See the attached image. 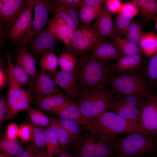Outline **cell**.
<instances>
[{"instance_id":"obj_1","label":"cell","mask_w":157,"mask_h":157,"mask_svg":"<svg viewBox=\"0 0 157 157\" xmlns=\"http://www.w3.org/2000/svg\"><path fill=\"white\" fill-rule=\"evenodd\" d=\"M84 128L88 131L110 140L120 134L142 132L139 124L108 109L86 121Z\"/></svg>"},{"instance_id":"obj_2","label":"cell","mask_w":157,"mask_h":157,"mask_svg":"<svg viewBox=\"0 0 157 157\" xmlns=\"http://www.w3.org/2000/svg\"><path fill=\"white\" fill-rule=\"evenodd\" d=\"M118 157H144L157 148L156 136L135 132L123 137L117 136L110 140Z\"/></svg>"},{"instance_id":"obj_3","label":"cell","mask_w":157,"mask_h":157,"mask_svg":"<svg viewBox=\"0 0 157 157\" xmlns=\"http://www.w3.org/2000/svg\"><path fill=\"white\" fill-rule=\"evenodd\" d=\"M81 57L77 70L79 94L88 89L104 85L110 76V70L107 62L91 58L87 54Z\"/></svg>"},{"instance_id":"obj_4","label":"cell","mask_w":157,"mask_h":157,"mask_svg":"<svg viewBox=\"0 0 157 157\" xmlns=\"http://www.w3.org/2000/svg\"><path fill=\"white\" fill-rule=\"evenodd\" d=\"M113 93V90L106 88L104 85L79 93L76 102L84 120L91 119L107 109Z\"/></svg>"},{"instance_id":"obj_5","label":"cell","mask_w":157,"mask_h":157,"mask_svg":"<svg viewBox=\"0 0 157 157\" xmlns=\"http://www.w3.org/2000/svg\"><path fill=\"white\" fill-rule=\"evenodd\" d=\"M71 151L76 157L118 156L110 140L87 131L82 133L79 140L72 145Z\"/></svg>"},{"instance_id":"obj_6","label":"cell","mask_w":157,"mask_h":157,"mask_svg":"<svg viewBox=\"0 0 157 157\" xmlns=\"http://www.w3.org/2000/svg\"><path fill=\"white\" fill-rule=\"evenodd\" d=\"M106 83L114 91L124 96L136 94L147 99L146 83L144 78L135 73H129L115 76H110Z\"/></svg>"},{"instance_id":"obj_7","label":"cell","mask_w":157,"mask_h":157,"mask_svg":"<svg viewBox=\"0 0 157 157\" xmlns=\"http://www.w3.org/2000/svg\"><path fill=\"white\" fill-rule=\"evenodd\" d=\"M36 0H0L3 6L0 9V45L9 35L15 22L27 7ZM4 45V44H3Z\"/></svg>"},{"instance_id":"obj_8","label":"cell","mask_w":157,"mask_h":157,"mask_svg":"<svg viewBox=\"0 0 157 157\" xmlns=\"http://www.w3.org/2000/svg\"><path fill=\"white\" fill-rule=\"evenodd\" d=\"M104 39L90 25H81L74 33L69 47L65 51L77 56H81L91 51Z\"/></svg>"},{"instance_id":"obj_9","label":"cell","mask_w":157,"mask_h":157,"mask_svg":"<svg viewBox=\"0 0 157 157\" xmlns=\"http://www.w3.org/2000/svg\"><path fill=\"white\" fill-rule=\"evenodd\" d=\"M52 2L50 0H37L34 6V15L31 28L16 44V55L33 37L46 27L49 15L52 12Z\"/></svg>"},{"instance_id":"obj_10","label":"cell","mask_w":157,"mask_h":157,"mask_svg":"<svg viewBox=\"0 0 157 157\" xmlns=\"http://www.w3.org/2000/svg\"><path fill=\"white\" fill-rule=\"evenodd\" d=\"M58 39L46 26L33 37L26 44L25 48L35 59L39 60L46 53L53 51Z\"/></svg>"},{"instance_id":"obj_11","label":"cell","mask_w":157,"mask_h":157,"mask_svg":"<svg viewBox=\"0 0 157 157\" xmlns=\"http://www.w3.org/2000/svg\"><path fill=\"white\" fill-rule=\"evenodd\" d=\"M31 91L22 87L10 88L7 100L12 118L20 112L26 110L32 102Z\"/></svg>"},{"instance_id":"obj_12","label":"cell","mask_w":157,"mask_h":157,"mask_svg":"<svg viewBox=\"0 0 157 157\" xmlns=\"http://www.w3.org/2000/svg\"><path fill=\"white\" fill-rule=\"evenodd\" d=\"M142 133L157 136V97H148L139 118Z\"/></svg>"},{"instance_id":"obj_13","label":"cell","mask_w":157,"mask_h":157,"mask_svg":"<svg viewBox=\"0 0 157 157\" xmlns=\"http://www.w3.org/2000/svg\"><path fill=\"white\" fill-rule=\"evenodd\" d=\"M34 94L36 101L41 98L60 91L53 78L49 73L41 71L35 79L31 80L28 85Z\"/></svg>"},{"instance_id":"obj_14","label":"cell","mask_w":157,"mask_h":157,"mask_svg":"<svg viewBox=\"0 0 157 157\" xmlns=\"http://www.w3.org/2000/svg\"><path fill=\"white\" fill-rule=\"evenodd\" d=\"M37 0L27 7L15 22L10 31V44L16 43L30 30L32 24V11Z\"/></svg>"},{"instance_id":"obj_15","label":"cell","mask_w":157,"mask_h":157,"mask_svg":"<svg viewBox=\"0 0 157 157\" xmlns=\"http://www.w3.org/2000/svg\"><path fill=\"white\" fill-rule=\"evenodd\" d=\"M87 55L91 58L106 62L118 60L122 56L114 39L104 40Z\"/></svg>"},{"instance_id":"obj_16","label":"cell","mask_w":157,"mask_h":157,"mask_svg":"<svg viewBox=\"0 0 157 157\" xmlns=\"http://www.w3.org/2000/svg\"><path fill=\"white\" fill-rule=\"evenodd\" d=\"M51 33L65 45V50L69 47L76 29L68 26L58 15L53 13V16L49 18L47 23Z\"/></svg>"},{"instance_id":"obj_17","label":"cell","mask_w":157,"mask_h":157,"mask_svg":"<svg viewBox=\"0 0 157 157\" xmlns=\"http://www.w3.org/2000/svg\"><path fill=\"white\" fill-rule=\"evenodd\" d=\"M91 26L102 38L114 39L117 36L112 14L104 6L100 14Z\"/></svg>"},{"instance_id":"obj_18","label":"cell","mask_w":157,"mask_h":157,"mask_svg":"<svg viewBox=\"0 0 157 157\" xmlns=\"http://www.w3.org/2000/svg\"><path fill=\"white\" fill-rule=\"evenodd\" d=\"M72 101L65 93L60 91L44 96L36 101L41 110L57 114Z\"/></svg>"},{"instance_id":"obj_19","label":"cell","mask_w":157,"mask_h":157,"mask_svg":"<svg viewBox=\"0 0 157 157\" xmlns=\"http://www.w3.org/2000/svg\"><path fill=\"white\" fill-rule=\"evenodd\" d=\"M6 57L10 88L28 85L31 81L28 75L20 67L12 63L8 52Z\"/></svg>"},{"instance_id":"obj_20","label":"cell","mask_w":157,"mask_h":157,"mask_svg":"<svg viewBox=\"0 0 157 157\" xmlns=\"http://www.w3.org/2000/svg\"><path fill=\"white\" fill-rule=\"evenodd\" d=\"M35 59L24 47L20 50L16 55V64L27 73L31 81L35 79L39 74L36 68Z\"/></svg>"},{"instance_id":"obj_21","label":"cell","mask_w":157,"mask_h":157,"mask_svg":"<svg viewBox=\"0 0 157 157\" xmlns=\"http://www.w3.org/2000/svg\"><path fill=\"white\" fill-rule=\"evenodd\" d=\"M143 107H133L120 103L118 101H110L107 109L127 119L138 123Z\"/></svg>"},{"instance_id":"obj_22","label":"cell","mask_w":157,"mask_h":157,"mask_svg":"<svg viewBox=\"0 0 157 157\" xmlns=\"http://www.w3.org/2000/svg\"><path fill=\"white\" fill-rule=\"evenodd\" d=\"M131 2L137 7L138 14L144 22H151L157 17V0H133Z\"/></svg>"},{"instance_id":"obj_23","label":"cell","mask_w":157,"mask_h":157,"mask_svg":"<svg viewBox=\"0 0 157 157\" xmlns=\"http://www.w3.org/2000/svg\"><path fill=\"white\" fill-rule=\"evenodd\" d=\"M49 117L50 123L47 127L50 128L55 133L61 149L70 153L72 145L75 143L74 139L67 130L55 120L54 117Z\"/></svg>"},{"instance_id":"obj_24","label":"cell","mask_w":157,"mask_h":157,"mask_svg":"<svg viewBox=\"0 0 157 157\" xmlns=\"http://www.w3.org/2000/svg\"><path fill=\"white\" fill-rule=\"evenodd\" d=\"M142 60L141 54L122 56L110 67V69L115 72L125 73L137 68Z\"/></svg>"},{"instance_id":"obj_25","label":"cell","mask_w":157,"mask_h":157,"mask_svg":"<svg viewBox=\"0 0 157 157\" xmlns=\"http://www.w3.org/2000/svg\"><path fill=\"white\" fill-rule=\"evenodd\" d=\"M57 114L61 118L75 121L84 127L86 125V121L83 117L76 102L73 101L60 110Z\"/></svg>"},{"instance_id":"obj_26","label":"cell","mask_w":157,"mask_h":157,"mask_svg":"<svg viewBox=\"0 0 157 157\" xmlns=\"http://www.w3.org/2000/svg\"><path fill=\"white\" fill-rule=\"evenodd\" d=\"M104 6L93 7L83 4L80 6L79 12V18L81 25L90 26L96 19L101 13Z\"/></svg>"},{"instance_id":"obj_27","label":"cell","mask_w":157,"mask_h":157,"mask_svg":"<svg viewBox=\"0 0 157 157\" xmlns=\"http://www.w3.org/2000/svg\"><path fill=\"white\" fill-rule=\"evenodd\" d=\"M139 45L147 56H151L157 51V34L151 31L144 32Z\"/></svg>"},{"instance_id":"obj_28","label":"cell","mask_w":157,"mask_h":157,"mask_svg":"<svg viewBox=\"0 0 157 157\" xmlns=\"http://www.w3.org/2000/svg\"><path fill=\"white\" fill-rule=\"evenodd\" d=\"M58 58L53 51L46 53L39 59V66L41 70L49 72L51 74L58 71Z\"/></svg>"},{"instance_id":"obj_29","label":"cell","mask_w":157,"mask_h":157,"mask_svg":"<svg viewBox=\"0 0 157 157\" xmlns=\"http://www.w3.org/2000/svg\"><path fill=\"white\" fill-rule=\"evenodd\" d=\"M114 39L120 49L122 56L140 54L141 50L138 44L118 35Z\"/></svg>"},{"instance_id":"obj_30","label":"cell","mask_w":157,"mask_h":157,"mask_svg":"<svg viewBox=\"0 0 157 157\" xmlns=\"http://www.w3.org/2000/svg\"><path fill=\"white\" fill-rule=\"evenodd\" d=\"M79 61L76 56L66 51L62 53L58 58V65L61 70L65 71H77Z\"/></svg>"},{"instance_id":"obj_31","label":"cell","mask_w":157,"mask_h":157,"mask_svg":"<svg viewBox=\"0 0 157 157\" xmlns=\"http://www.w3.org/2000/svg\"><path fill=\"white\" fill-rule=\"evenodd\" d=\"M0 149L1 151L13 157H20L24 150L22 146L16 141L5 139L0 141Z\"/></svg>"},{"instance_id":"obj_32","label":"cell","mask_w":157,"mask_h":157,"mask_svg":"<svg viewBox=\"0 0 157 157\" xmlns=\"http://www.w3.org/2000/svg\"><path fill=\"white\" fill-rule=\"evenodd\" d=\"M54 118L71 135L75 142V144L76 143L83 133L79 125V124L75 121L70 120L61 118Z\"/></svg>"},{"instance_id":"obj_33","label":"cell","mask_w":157,"mask_h":157,"mask_svg":"<svg viewBox=\"0 0 157 157\" xmlns=\"http://www.w3.org/2000/svg\"><path fill=\"white\" fill-rule=\"evenodd\" d=\"M143 33L140 23L136 20H133L127 28L124 38L139 44Z\"/></svg>"},{"instance_id":"obj_34","label":"cell","mask_w":157,"mask_h":157,"mask_svg":"<svg viewBox=\"0 0 157 157\" xmlns=\"http://www.w3.org/2000/svg\"><path fill=\"white\" fill-rule=\"evenodd\" d=\"M43 129L45 135L47 150L54 155H58L62 149L55 133L49 127Z\"/></svg>"},{"instance_id":"obj_35","label":"cell","mask_w":157,"mask_h":157,"mask_svg":"<svg viewBox=\"0 0 157 157\" xmlns=\"http://www.w3.org/2000/svg\"><path fill=\"white\" fill-rule=\"evenodd\" d=\"M115 15L114 21L117 36H124L128 26L134 17L119 12Z\"/></svg>"},{"instance_id":"obj_36","label":"cell","mask_w":157,"mask_h":157,"mask_svg":"<svg viewBox=\"0 0 157 157\" xmlns=\"http://www.w3.org/2000/svg\"><path fill=\"white\" fill-rule=\"evenodd\" d=\"M51 75L57 85H58L69 97L71 99L77 97L79 94L78 87L72 85L55 74Z\"/></svg>"},{"instance_id":"obj_37","label":"cell","mask_w":157,"mask_h":157,"mask_svg":"<svg viewBox=\"0 0 157 157\" xmlns=\"http://www.w3.org/2000/svg\"><path fill=\"white\" fill-rule=\"evenodd\" d=\"M32 133L31 138L34 144L38 148L46 147V141L44 129L36 125L31 126Z\"/></svg>"},{"instance_id":"obj_38","label":"cell","mask_w":157,"mask_h":157,"mask_svg":"<svg viewBox=\"0 0 157 157\" xmlns=\"http://www.w3.org/2000/svg\"><path fill=\"white\" fill-rule=\"evenodd\" d=\"M52 12L53 13H56L58 15L68 26L72 28L77 29L65 8L57 4L55 1H52Z\"/></svg>"},{"instance_id":"obj_39","label":"cell","mask_w":157,"mask_h":157,"mask_svg":"<svg viewBox=\"0 0 157 157\" xmlns=\"http://www.w3.org/2000/svg\"><path fill=\"white\" fill-rule=\"evenodd\" d=\"M12 118L10 110L8 107L7 96L3 94L0 97V124L1 126L4 122Z\"/></svg>"},{"instance_id":"obj_40","label":"cell","mask_w":157,"mask_h":157,"mask_svg":"<svg viewBox=\"0 0 157 157\" xmlns=\"http://www.w3.org/2000/svg\"><path fill=\"white\" fill-rule=\"evenodd\" d=\"M151 56L147 68L146 74L150 81L156 82L157 81V51Z\"/></svg>"},{"instance_id":"obj_41","label":"cell","mask_w":157,"mask_h":157,"mask_svg":"<svg viewBox=\"0 0 157 157\" xmlns=\"http://www.w3.org/2000/svg\"><path fill=\"white\" fill-rule=\"evenodd\" d=\"M54 74L72 85L78 88L77 84L78 81L77 71L71 72L61 70L53 74Z\"/></svg>"},{"instance_id":"obj_42","label":"cell","mask_w":157,"mask_h":157,"mask_svg":"<svg viewBox=\"0 0 157 157\" xmlns=\"http://www.w3.org/2000/svg\"><path fill=\"white\" fill-rule=\"evenodd\" d=\"M3 58L0 59V90H2L9 85L7 65H5Z\"/></svg>"},{"instance_id":"obj_43","label":"cell","mask_w":157,"mask_h":157,"mask_svg":"<svg viewBox=\"0 0 157 157\" xmlns=\"http://www.w3.org/2000/svg\"><path fill=\"white\" fill-rule=\"evenodd\" d=\"M32 133V126L28 124H24L19 128L18 136L23 142H27L31 138Z\"/></svg>"},{"instance_id":"obj_44","label":"cell","mask_w":157,"mask_h":157,"mask_svg":"<svg viewBox=\"0 0 157 157\" xmlns=\"http://www.w3.org/2000/svg\"><path fill=\"white\" fill-rule=\"evenodd\" d=\"M19 129V127L15 123L12 122L6 128L5 139L16 141L18 136Z\"/></svg>"},{"instance_id":"obj_45","label":"cell","mask_w":157,"mask_h":157,"mask_svg":"<svg viewBox=\"0 0 157 157\" xmlns=\"http://www.w3.org/2000/svg\"><path fill=\"white\" fill-rule=\"evenodd\" d=\"M105 6L112 14L115 15L119 13L123 4L119 0H108L105 3Z\"/></svg>"},{"instance_id":"obj_46","label":"cell","mask_w":157,"mask_h":157,"mask_svg":"<svg viewBox=\"0 0 157 157\" xmlns=\"http://www.w3.org/2000/svg\"><path fill=\"white\" fill-rule=\"evenodd\" d=\"M119 13L129 14L134 17L138 14V10L137 7L130 1L123 4Z\"/></svg>"},{"instance_id":"obj_47","label":"cell","mask_w":157,"mask_h":157,"mask_svg":"<svg viewBox=\"0 0 157 157\" xmlns=\"http://www.w3.org/2000/svg\"><path fill=\"white\" fill-rule=\"evenodd\" d=\"M64 8L67 10L69 17L77 28L79 27L81 25L79 21V12H78L77 9L72 6Z\"/></svg>"},{"instance_id":"obj_48","label":"cell","mask_w":157,"mask_h":157,"mask_svg":"<svg viewBox=\"0 0 157 157\" xmlns=\"http://www.w3.org/2000/svg\"><path fill=\"white\" fill-rule=\"evenodd\" d=\"M38 109L29 107L26 110L29 115L30 119L35 125L40 126V122Z\"/></svg>"},{"instance_id":"obj_49","label":"cell","mask_w":157,"mask_h":157,"mask_svg":"<svg viewBox=\"0 0 157 157\" xmlns=\"http://www.w3.org/2000/svg\"><path fill=\"white\" fill-rule=\"evenodd\" d=\"M39 149L33 143H30L26 145L20 157H33Z\"/></svg>"},{"instance_id":"obj_50","label":"cell","mask_w":157,"mask_h":157,"mask_svg":"<svg viewBox=\"0 0 157 157\" xmlns=\"http://www.w3.org/2000/svg\"><path fill=\"white\" fill-rule=\"evenodd\" d=\"M106 1L105 0H82V5H86L93 7H98L103 5V4L105 3Z\"/></svg>"},{"instance_id":"obj_51","label":"cell","mask_w":157,"mask_h":157,"mask_svg":"<svg viewBox=\"0 0 157 157\" xmlns=\"http://www.w3.org/2000/svg\"><path fill=\"white\" fill-rule=\"evenodd\" d=\"M40 125L42 127H48L50 123V121L49 117L38 110Z\"/></svg>"},{"instance_id":"obj_52","label":"cell","mask_w":157,"mask_h":157,"mask_svg":"<svg viewBox=\"0 0 157 157\" xmlns=\"http://www.w3.org/2000/svg\"><path fill=\"white\" fill-rule=\"evenodd\" d=\"M53 155L47 150L38 149L34 154L33 157H53Z\"/></svg>"},{"instance_id":"obj_53","label":"cell","mask_w":157,"mask_h":157,"mask_svg":"<svg viewBox=\"0 0 157 157\" xmlns=\"http://www.w3.org/2000/svg\"><path fill=\"white\" fill-rule=\"evenodd\" d=\"M55 1L57 4L64 7L72 6V0H57Z\"/></svg>"},{"instance_id":"obj_54","label":"cell","mask_w":157,"mask_h":157,"mask_svg":"<svg viewBox=\"0 0 157 157\" xmlns=\"http://www.w3.org/2000/svg\"><path fill=\"white\" fill-rule=\"evenodd\" d=\"M58 156V157H76L72 154L64 151L62 149L60 154Z\"/></svg>"},{"instance_id":"obj_55","label":"cell","mask_w":157,"mask_h":157,"mask_svg":"<svg viewBox=\"0 0 157 157\" xmlns=\"http://www.w3.org/2000/svg\"><path fill=\"white\" fill-rule=\"evenodd\" d=\"M82 0H72V7L77 9L82 5Z\"/></svg>"},{"instance_id":"obj_56","label":"cell","mask_w":157,"mask_h":157,"mask_svg":"<svg viewBox=\"0 0 157 157\" xmlns=\"http://www.w3.org/2000/svg\"><path fill=\"white\" fill-rule=\"evenodd\" d=\"M0 157H13L0 151Z\"/></svg>"},{"instance_id":"obj_57","label":"cell","mask_w":157,"mask_h":157,"mask_svg":"<svg viewBox=\"0 0 157 157\" xmlns=\"http://www.w3.org/2000/svg\"><path fill=\"white\" fill-rule=\"evenodd\" d=\"M155 26L157 34V17L155 19Z\"/></svg>"},{"instance_id":"obj_58","label":"cell","mask_w":157,"mask_h":157,"mask_svg":"<svg viewBox=\"0 0 157 157\" xmlns=\"http://www.w3.org/2000/svg\"><path fill=\"white\" fill-rule=\"evenodd\" d=\"M156 157H157V156Z\"/></svg>"},{"instance_id":"obj_59","label":"cell","mask_w":157,"mask_h":157,"mask_svg":"<svg viewBox=\"0 0 157 157\" xmlns=\"http://www.w3.org/2000/svg\"><path fill=\"white\" fill-rule=\"evenodd\" d=\"M144 157H146V156H144Z\"/></svg>"}]
</instances>
